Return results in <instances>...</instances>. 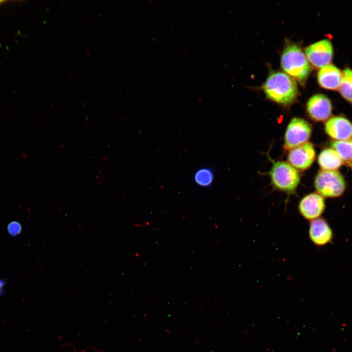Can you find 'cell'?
<instances>
[{
  "label": "cell",
  "instance_id": "obj_1",
  "mask_svg": "<svg viewBox=\"0 0 352 352\" xmlns=\"http://www.w3.org/2000/svg\"><path fill=\"white\" fill-rule=\"evenodd\" d=\"M263 89L268 99L284 105L293 103L298 94L295 80L281 72L271 73L264 83Z\"/></svg>",
  "mask_w": 352,
  "mask_h": 352
},
{
  "label": "cell",
  "instance_id": "obj_2",
  "mask_svg": "<svg viewBox=\"0 0 352 352\" xmlns=\"http://www.w3.org/2000/svg\"><path fill=\"white\" fill-rule=\"evenodd\" d=\"M283 70L300 83H304L310 71L308 60L301 48L290 44L284 49L281 59Z\"/></svg>",
  "mask_w": 352,
  "mask_h": 352
},
{
  "label": "cell",
  "instance_id": "obj_3",
  "mask_svg": "<svg viewBox=\"0 0 352 352\" xmlns=\"http://www.w3.org/2000/svg\"><path fill=\"white\" fill-rule=\"evenodd\" d=\"M272 164L269 175L274 188L287 194H293L300 181L297 170L285 161H273Z\"/></svg>",
  "mask_w": 352,
  "mask_h": 352
},
{
  "label": "cell",
  "instance_id": "obj_4",
  "mask_svg": "<svg viewBox=\"0 0 352 352\" xmlns=\"http://www.w3.org/2000/svg\"><path fill=\"white\" fill-rule=\"evenodd\" d=\"M317 193L323 197L337 198L344 193L346 183L344 177L336 170L320 171L314 180Z\"/></svg>",
  "mask_w": 352,
  "mask_h": 352
},
{
  "label": "cell",
  "instance_id": "obj_5",
  "mask_svg": "<svg viewBox=\"0 0 352 352\" xmlns=\"http://www.w3.org/2000/svg\"><path fill=\"white\" fill-rule=\"evenodd\" d=\"M311 131V125L306 120L298 117L292 118L285 132V149L290 150L307 142Z\"/></svg>",
  "mask_w": 352,
  "mask_h": 352
},
{
  "label": "cell",
  "instance_id": "obj_6",
  "mask_svg": "<svg viewBox=\"0 0 352 352\" xmlns=\"http://www.w3.org/2000/svg\"><path fill=\"white\" fill-rule=\"evenodd\" d=\"M306 56L314 66L321 68L329 65L333 53L332 45L328 39H323L308 46Z\"/></svg>",
  "mask_w": 352,
  "mask_h": 352
},
{
  "label": "cell",
  "instance_id": "obj_7",
  "mask_svg": "<svg viewBox=\"0 0 352 352\" xmlns=\"http://www.w3.org/2000/svg\"><path fill=\"white\" fill-rule=\"evenodd\" d=\"M325 208L324 197L316 193L307 195L300 200L298 204L300 215L310 221L321 217Z\"/></svg>",
  "mask_w": 352,
  "mask_h": 352
},
{
  "label": "cell",
  "instance_id": "obj_8",
  "mask_svg": "<svg viewBox=\"0 0 352 352\" xmlns=\"http://www.w3.org/2000/svg\"><path fill=\"white\" fill-rule=\"evenodd\" d=\"M315 158V151L310 142H306L289 150L287 160L296 169L304 171L312 165Z\"/></svg>",
  "mask_w": 352,
  "mask_h": 352
},
{
  "label": "cell",
  "instance_id": "obj_9",
  "mask_svg": "<svg viewBox=\"0 0 352 352\" xmlns=\"http://www.w3.org/2000/svg\"><path fill=\"white\" fill-rule=\"evenodd\" d=\"M308 236L315 245L322 247L332 242L334 234L327 220L320 217L310 221Z\"/></svg>",
  "mask_w": 352,
  "mask_h": 352
},
{
  "label": "cell",
  "instance_id": "obj_10",
  "mask_svg": "<svg viewBox=\"0 0 352 352\" xmlns=\"http://www.w3.org/2000/svg\"><path fill=\"white\" fill-rule=\"evenodd\" d=\"M307 110L309 116L314 121H323L330 116L332 104L327 96L322 94H317L308 100Z\"/></svg>",
  "mask_w": 352,
  "mask_h": 352
},
{
  "label": "cell",
  "instance_id": "obj_11",
  "mask_svg": "<svg viewBox=\"0 0 352 352\" xmlns=\"http://www.w3.org/2000/svg\"><path fill=\"white\" fill-rule=\"evenodd\" d=\"M326 133L335 141L352 138V123L345 117L337 116L329 118L325 123Z\"/></svg>",
  "mask_w": 352,
  "mask_h": 352
},
{
  "label": "cell",
  "instance_id": "obj_12",
  "mask_svg": "<svg viewBox=\"0 0 352 352\" xmlns=\"http://www.w3.org/2000/svg\"><path fill=\"white\" fill-rule=\"evenodd\" d=\"M342 72L335 66L329 64L319 69L317 80L320 86L326 89L336 90L340 85Z\"/></svg>",
  "mask_w": 352,
  "mask_h": 352
},
{
  "label": "cell",
  "instance_id": "obj_13",
  "mask_svg": "<svg viewBox=\"0 0 352 352\" xmlns=\"http://www.w3.org/2000/svg\"><path fill=\"white\" fill-rule=\"evenodd\" d=\"M318 162L324 170H336L343 164V161L333 148L323 150L318 155Z\"/></svg>",
  "mask_w": 352,
  "mask_h": 352
},
{
  "label": "cell",
  "instance_id": "obj_14",
  "mask_svg": "<svg viewBox=\"0 0 352 352\" xmlns=\"http://www.w3.org/2000/svg\"><path fill=\"white\" fill-rule=\"evenodd\" d=\"M342 74V79L338 89L343 98L352 104V70L346 68Z\"/></svg>",
  "mask_w": 352,
  "mask_h": 352
},
{
  "label": "cell",
  "instance_id": "obj_15",
  "mask_svg": "<svg viewBox=\"0 0 352 352\" xmlns=\"http://www.w3.org/2000/svg\"><path fill=\"white\" fill-rule=\"evenodd\" d=\"M333 149L339 154L343 161L352 164V138L331 143Z\"/></svg>",
  "mask_w": 352,
  "mask_h": 352
},
{
  "label": "cell",
  "instance_id": "obj_16",
  "mask_svg": "<svg viewBox=\"0 0 352 352\" xmlns=\"http://www.w3.org/2000/svg\"><path fill=\"white\" fill-rule=\"evenodd\" d=\"M214 178L213 171L207 167L198 169L194 175V180L196 184L202 187H210L213 183Z\"/></svg>",
  "mask_w": 352,
  "mask_h": 352
},
{
  "label": "cell",
  "instance_id": "obj_17",
  "mask_svg": "<svg viewBox=\"0 0 352 352\" xmlns=\"http://www.w3.org/2000/svg\"><path fill=\"white\" fill-rule=\"evenodd\" d=\"M22 229L21 223L16 221L11 222L7 226L8 233L12 236L20 234Z\"/></svg>",
  "mask_w": 352,
  "mask_h": 352
},
{
  "label": "cell",
  "instance_id": "obj_18",
  "mask_svg": "<svg viewBox=\"0 0 352 352\" xmlns=\"http://www.w3.org/2000/svg\"><path fill=\"white\" fill-rule=\"evenodd\" d=\"M5 285V281L4 280H0V295L2 293L3 291V286Z\"/></svg>",
  "mask_w": 352,
  "mask_h": 352
},
{
  "label": "cell",
  "instance_id": "obj_19",
  "mask_svg": "<svg viewBox=\"0 0 352 352\" xmlns=\"http://www.w3.org/2000/svg\"><path fill=\"white\" fill-rule=\"evenodd\" d=\"M93 352H102L101 351H100V350H97V349H96L95 348H93Z\"/></svg>",
  "mask_w": 352,
  "mask_h": 352
},
{
  "label": "cell",
  "instance_id": "obj_20",
  "mask_svg": "<svg viewBox=\"0 0 352 352\" xmlns=\"http://www.w3.org/2000/svg\"><path fill=\"white\" fill-rule=\"evenodd\" d=\"M6 1H5V0H0V5L1 4H2L3 3L5 2Z\"/></svg>",
  "mask_w": 352,
  "mask_h": 352
},
{
  "label": "cell",
  "instance_id": "obj_21",
  "mask_svg": "<svg viewBox=\"0 0 352 352\" xmlns=\"http://www.w3.org/2000/svg\"></svg>",
  "mask_w": 352,
  "mask_h": 352
}]
</instances>
